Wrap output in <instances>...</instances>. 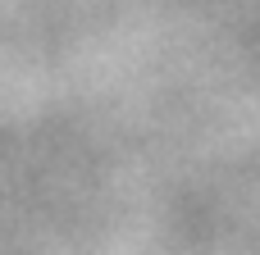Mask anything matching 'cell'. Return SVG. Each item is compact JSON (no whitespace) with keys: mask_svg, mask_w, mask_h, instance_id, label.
Returning a JSON list of instances; mask_svg holds the SVG:
<instances>
[]
</instances>
